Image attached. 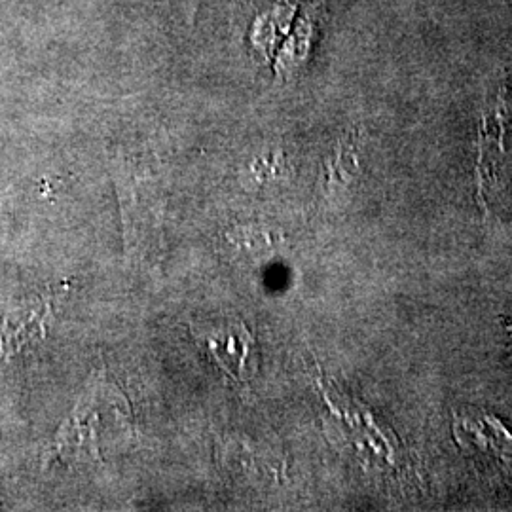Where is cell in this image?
I'll list each match as a JSON object with an SVG mask.
<instances>
[{
	"instance_id": "obj_1",
	"label": "cell",
	"mask_w": 512,
	"mask_h": 512,
	"mask_svg": "<svg viewBox=\"0 0 512 512\" xmlns=\"http://www.w3.org/2000/svg\"><path fill=\"white\" fill-rule=\"evenodd\" d=\"M205 346L217 359L222 372H226L230 378L241 380L249 376L253 340L243 325H239L238 329L219 330L211 334Z\"/></svg>"
},
{
	"instance_id": "obj_2",
	"label": "cell",
	"mask_w": 512,
	"mask_h": 512,
	"mask_svg": "<svg viewBox=\"0 0 512 512\" xmlns=\"http://www.w3.org/2000/svg\"><path fill=\"white\" fill-rule=\"evenodd\" d=\"M173 6L186 23V27H194L198 14H200V8H202V0H173Z\"/></svg>"
}]
</instances>
